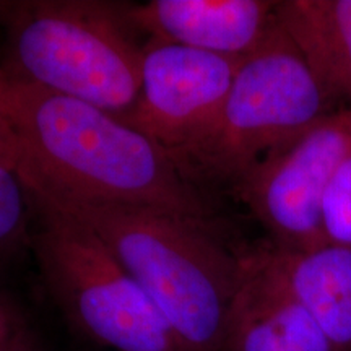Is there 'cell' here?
<instances>
[{
    "label": "cell",
    "instance_id": "cell-2",
    "mask_svg": "<svg viewBox=\"0 0 351 351\" xmlns=\"http://www.w3.org/2000/svg\"><path fill=\"white\" fill-rule=\"evenodd\" d=\"M29 195L90 228L143 288L184 348L221 351L245 254L228 245L219 223L137 205Z\"/></svg>",
    "mask_w": 351,
    "mask_h": 351
},
{
    "label": "cell",
    "instance_id": "cell-10",
    "mask_svg": "<svg viewBox=\"0 0 351 351\" xmlns=\"http://www.w3.org/2000/svg\"><path fill=\"white\" fill-rule=\"evenodd\" d=\"M256 256L313 315L337 351H351V249H257Z\"/></svg>",
    "mask_w": 351,
    "mask_h": 351
},
{
    "label": "cell",
    "instance_id": "cell-8",
    "mask_svg": "<svg viewBox=\"0 0 351 351\" xmlns=\"http://www.w3.org/2000/svg\"><path fill=\"white\" fill-rule=\"evenodd\" d=\"M124 15L147 39L243 59L278 26L270 0H152L124 3Z\"/></svg>",
    "mask_w": 351,
    "mask_h": 351
},
{
    "label": "cell",
    "instance_id": "cell-7",
    "mask_svg": "<svg viewBox=\"0 0 351 351\" xmlns=\"http://www.w3.org/2000/svg\"><path fill=\"white\" fill-rule=\"evenodd\" d=\"M243 59L147 39L140 96L124 122L178 155L212 124Z\"/></svg>",
    "mask_w": 351,
    "mask_h": 351
},
{
    "label": "cell",
    "instance_id": "cell-9",
    "mask_svg": "<svg viewBox=\"0 0 351 351\" xmlns=\"http://www.w3.org/2000/svg\"><path fill=\"white\" fill-rule=\"evenodd\" d=\"M221 351H337L301 302L256 252L245 254L241 287L228 315Z\"/></svg>",
    "mask_w": 351,
    "mask_h": 351
},
{
    "label": "cell",
    "instance_id": "cell-6",
    "mask_svg": "<svg viewBox=\"0 0 351 351\" xmlns=\"http://www.w3.org/2000/svg\"><path fill=\"white\" fill-rule=\"evenodd\" d=\"M351 153V108L328 112L271 152L231 189L280 251L326 244L320 207L333 174Z\"/></svg>",
    "mask_w": 351,
    "mask_h": 351
},
{
    "label": "cell",
    "instance_id": "cell-11",
    "mask_svg": "<svg viewBox=\"0 0 351 351\" xmlns=\"http://www.w3.org/2000/svg\"><path fill=\"white\" fill-rule=\"evenodd\" d=\"M276 20L328 98L351 108V0H278Z\"/></svg>",
    "mask_w": 351,
    "mask_h": 351
},
{
    "label": "cell",
    "instance_id": "cell-14",
    "mask_svg": "<svg viewBox=\"0 0 351 351\" xmlns=\"http://www.w3.org/2000/svg\"><path fill=\"white\" fill-rule=\"evenodd\" d=\"M20 160V148L12 127L8 125L2 111H0V166H7L16 171Z\"/></svg>",
    "mask_w": 351,
    "mask_h": 351
},
{
    "label": "cell",
    "instance_id": "cell-1",
    "mask_svg": "<svg viewBox=\"0 0 351 351\" xmlns=\"http://www.w3.org/2000/svg\"><path fill=\"white\" fill-rule=\"evenodd\" d=\"M0 111L29 194L148 207L219 223L207 191L155 140L114 114L0 73Z\"/></svg>",
    "mask_w": 351,
    "mask_h": 351
},
{
    "label": "cell",
    "instance_id": "cell-5",
    "mask_svg": "<svg viewBox=\"0 0 351 351\" xmlns=\"http://www.w3.org/2000/svg\"><path fill=\"white\" fill-rule=\"evenodd\" d=\"M33 200L29 236L47 291L73 327L114 351H187L143 288L77 218Z\"/></svg>",
    "mask_w": 351,
    "mask_h": 351
},
{
    "label": "cell",
    "instance_id": "cell-12",
    "mask_svg": "<svg viewBox=\"0 0 351 351\" xmlns=\"http://www.w3.org/2000/svg\"><path fill=\"white\" fill-rule=\"evenodd\" d=\"M33 200L15 169L0 166V257L29 238Z\"/></svg>",
    "mask_w": 351,
    "mask_h": 351
},
{
    "label": "cell",
    "instance_id": "cell-3",
    "mask_svg": "<svg viewBox=\"0 0 351 351\" xmlns=\"http://www.w3.org/2000/svg\"><path fill=\"white\" fill-rule=\"evenodd\" d=\"M0 73L93 104L122 121L142 85L143 44L124 3L98 0L7 2Z\"/></svg>",
    "mask_w": 351,
    "mask_h": 351
},
{
    "label": "cell",
    "instance_id": "cell-13",
    "mask_svg": "<svg viewBox=\"0 0 351 351\" xmlns=\"http://www.w3.org/2000/svg\"><path fill=\"white\" fill-rule=\"evenodd\" d=\"M326 244L351 249V153L333 174L320 207Z\"/></svg>",
    "mask_w": 351,
    "mask_h": 351
},
{
    "label": "cell",
    "instance_id": "cell-4",
    "mask_svg": "<svg viewBox=\"0 0 351 351\" xmlns=\"http://www.w3.org/2000/svg\"><path fill=\"white\" fill-rule=\"evenodd\" d=\"M332 104L278 23L241 60L212 124L173 160L204 191L232 189L263 158L332 112Z\"/></svg>",
    "mask_w": 351,
    "mask_h": 351
},
{
    "label": "cell",
    "instance_id": "cell-15",
    "mask_svg": "<svg viewBox=\"0 0 351 351\" xmlns=\"http://www.w3.org/2000/svg\"><path fill=\"white\" fill-rule=\"evenodd\" d=\"M0 351H33L23 337H13L0 343Z\"/></svg>",
    "mask_w": 351,
    "mask_h": 351
}]
</instances>
